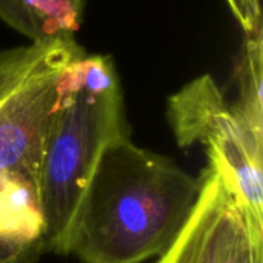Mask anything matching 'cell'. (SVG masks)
<instances>
[{
  "mask_svg": "<svg viewBox=\"0 0 263 263\" xmlns=\"http://www.w3.org/2000/svg\"><path fill=\"white\" fill-rule=\"evenodd\" d=\"M200 179L191 217L156 263H230L247 234L251 219L227 171L208 157Z\"/></svg>",
  "mask_w": 263,
  "mask_h": 263,
  "instance_id": "cell-5",
  "label": "cell"
},
{
  "mask_svg": "<svg viewBox=\"0 0 263 263\" xmlns=\"http://www.w3.org/2000/svg\"><path fill=\"white\" fill-rule=\"evenodd\" d=\"M0 236L46 251L43 216L32 185L15 179H0Z\"/></svg>",
  "mask_w": 263,
  "mask_h": 263,
  "instance_id": "cell-7",
  "label": "cell"
},
{
  "mask_svg": "<svg viewBox=\"0 0 263 263\" xmlns=\"http://www.w3.org/2000/svg\"><path fill=\"white\" fill-rule=\"evenodd\" d=\"M230 263H263V234L251 228V222Z\"/></svg>",
  "mask_w": 263,
  "mask_h": 263,
  "instance_id": "cell-10",
  "label": "cell"
},
{
  "mask_svg": "<svg viewBox=\"0 0 263 263\" xmlns=\"http://www.w3.org/2000/svg\"><path fill=\"white\" fill-rule=\"evenodd\" d=\"M227 3L245 35L262 29V11L259 0H227Z\"/></svg>",
  "mask_w": 263,
  "mask_h": 263,
  "instance_id": "cell-9",
  "label": "cell"
},
{
  "mask_svg": "<svg viewBox=\"0 0 263 263\" xmlns=\"http://www.w3.org/2000/svg\"><path fill=\"white\" fill-rule=\"evenodd\" d=\"M85 0H0V20L29 42L74 35Z\"/></svg>",
  "mask_w": 263,
  "mask_h": 263,
  "instance_id": "cell-6",
  "label": "cell"
},
{
  "mask_svg": "<svg viewBox=\"0 0 263 263\" xmlns=\"http://www.w3.org/2000/svg\"><path fill=\"white\" fill-rule=\"evenodd\" d=\"M202 190L171 159L129 136L100 156L80 202L69 254L82 263H143L162 256L191 217Z\"/></svg>",
  "mask_w": 263,
  "mask_h": 263,
  "instance_id": "cell-1",
  "label": "cell"
},
{
  "mask_svg": "<svg viewBox=\"0 0 263 263\" xmlns=\"http://www.w3.org/2000/svg\"><path fill=\"white\" fill-rule=\"evenodd\" d=\"M82 54L74 35L0 51V179L22 180L37 191L63 76Z\"/></svg>",
  "mask_w": 263,
  "mask_h": 263,
  "instance_id": "cell-3",
  "label": "cell"
},
{
  "mask_svg": "<svg viewBox=\"0 0 263 263\" xmlns=\"http://www.w3.org/2000/svg\"><path fill=\"white\" fill-rule=\"evenodd\" d=\"M129 136L109 55L82 54L66 69L37 177L45 250L69 254L76 216L105 148Z\"/></svg>",
  "mask_w": 263,
  "mask_h": 263,
  "instance_id": "cell-2",
  "label": "cell"
},
{
  "mask_svg": "<svg viewBox=\"0 0 263 263\" xmlns=\"http://www.w3.org/2000/svg\"><path fill=\"white\" fill-rule=\"evenodd\" d=\"M262 74L263 31L259 29L245 35V46L237 68L239 99L231 105L250 131L263 140Z\"/></svg>",
  "mask_w": 263,
  "mask_h": 263,
  "instance_id": "cell-8",
  "label": "cell"
},
{
  "mask_svg": "<svg viewBox=\"0 0 263 263\" xmlns=\"http://www.w3.org/2000/svg\"><path fill=\"white\" fill-rule=\"evenodd\" d=\"M166 117L182 148L205 145L234 182L253 227L263 233V140L236 114L211 76L186 83L170 97Z\"/></svg>",
  "mask_w": 263,
  "mask_h": 263,
  "instance_id": "cell-4",
  "label": "cell"
},
{
  "mask_svg": "<svg viewBox=\"0 0 263 263\" xmlns=\"http://www.w3.org/2000/svg\"><path fill=\"white\" fill-rule=\"evenodd\" d=\"M42 253L40 247L22 245L0 236V263H34Z\"/></svg>",
  "mask_w": 263,
  "mask_h": 263,
  "instance_id": "cell-11",
  "label": "cell"
}]
</instances>
